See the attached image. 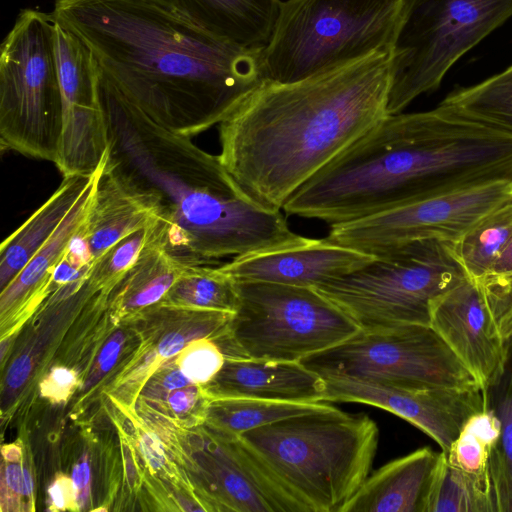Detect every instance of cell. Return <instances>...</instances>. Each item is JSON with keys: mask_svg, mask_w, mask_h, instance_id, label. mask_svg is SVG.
I'll use <instances>...</instances> for the list:
<instances>
[{"mask_svg": "<svg viewBox=\"0 0 512 512\" xmlns=\"http://www.w3.org/2000/svg\"><path fill=\"white\" fill-rule=\"evenodd\" d=\"M50 15L130 103L186 137L219 124L263 81L262 49L219 39L146 0H55Z\"/></svg>", "mask_w": 512, "mask_h": 512, "instance_id": "cell-1", "label": "cell"}, {"mask_svg": "<svg viewBox=\"0 0 512 512\" xmlns=\"http://www.w3.org/2000/svg\"><path fill=\"white\" fill-rule=\"evenodd\" d=\"M106 164L146 198L157 215L163 248L183 266H211L226 256L303 246L280 210L250 197L218 156L190 137L155 123L102 74Z\"/></svg>", "mask_w": 512, "mask_h": 512, "instance_id": "cell-2", "label": "cell"}, {"mask_svg": "<svg viewBox=\"0 0 512 512\" xmlns=\"http://www.w3.org/2000/svg\"><path fill=\"white\" fill-rule=\"evenodd\" d=\"M512 180V129L441 102L387 115L285 202L330 225L480 182Z\"/></svg>", "mask_w": 512, "mask_h": 512, "instance_id": "cell-3", "label": "cell"}, {"mask_svg": "<svg viewBox=\"0 0 512 512\" xmlns=\"http://www.w3.org/2000/svg\"><path fill=\"white\" fill-rule=\"evenodd\" d=\"M390 81V51L293 83L262 81L218 124V157L250 197L281 210L388 115Z\"/></svg>", "mask_w": 512, "mask_h": 512, "instance_id": "cell-4", "label": "cell"}, {"mask_svg": "<svg viewBox=\"0 0 512 512\" xmlns=\"http://www.w3.org/2000/svg\"><path fill=\"white\" fill-rule=\"evenodd\" d=\"M239 437L307 512H342L369 475L379 429L367 414L332 406Z\"/></svg>", "mask_w": 512, "mask_h": 512, "instance_id": "cell-5", "label": "cell"}, {"mask_svg": "<svg viewBox=\"0 0 512 512\" xmlns=\"http://www.w3.org/2000/svg\"><path fill=\"white\" fill-rule=\"evenodd\" d=\"M403 0H286L261 50L263 81L293 83L390 51Z\"/></svg>", "mask_w": 512, "mask_h": 512, "instance_id": "cell-6", "label": "cell"}, {"mask_svg": "<svg viewBox=\"0 0 512 512\" xmlns=\"http://www.w3.org/2000/svg\"><path fill=\"white\" fill-rule=\"evenodd\" d=\"M368 264L315 289L360 329L430 326V304L466 277L448 242L420 239L374 254Z\"/></svg>", "mask_w": 512, "mask_h": 512, "instance_id": "cell-7", "label": "cell"}, {"mask_svg": "<svg viewBox=\"0 0 512 512\" xmlns=\"http://www.w3.org/2000/svg\"><path fill=\"white\" fill-rule=\"evenodd\" d=\"M512 17V0H403L390 48L387 112L435 91L468 51Z\"/></svg>", "mask_w": 512, "mask_h": 512, "instance_id": "cell-8", "label": "cell"}, {"mask_svg": "<svg viewBox=\"0 0 512 512\" xmlns=\"http://www.w3.org/2000/svg\"><path fill=\"white\" fill-rule=\"evenodd\" d=\"M50 13L23 9L0 50V142L3 149L55 163L63 103Z\"/></svg>", "mask_w": 512, "mask_h": 512, "instance_id": "cell-9", "label": "cell"}, {"mask_svg": "<svg viewBox=\"0 0 512 512\" xmlns=\"http://www.w3.org/2000/svg\"><path fill=\"white\" fill-rule=\"evenodd\" d=\"M235 283L238 307L221 335L229 343L226 357L300 362L360 330L345 312L313 287Z\"/></svg>", "mask_w": 512, "mask_h": 512, "instance_id": "cell-10", "label": "cell"}, {"mask_svg": "<svg viewBox=\"0 0 512 512\" xmlns=\"http://www.w3.org/2000/svg\"><path fill=\"white\" fill-rule=\"evenodd\" d=\"M300 362L322 377L391 387H480L442 338L426 325L360 329Z\"/></svg>", "mask_w": 512, "mask_h": 512, "instance_id": "cell-11", "label": "cell"}, {"mask_svg": "<svg viewBox=\"0 0 512 512\" xmlns=\"http://www.w3.org/2000/svg\"><path fill=\"white\" fill-rule=\"evenodd\" d=\"M509 202H512V180L480 182L333 224L325 239L372 255L413 240L454 242L485 215Z\"/></svg>", "mask_w": 512, "mask_h": 512, "instance_id": "cell-12", "label": "cell"}, {"mask_svg": "<svg viewBox=\"0 0 512 512\" xmlns=\"http://www.w3.org/2000/svg\"><path fill=\"white\" fill-rule=\"evenodd\" d=\"M54 22L55 59L63 103L56 165L67 174H88L97 169L108 149L99 92L101 72L88 46Z\"/></svg>", "mask_w": 512, "mask_h": 512, "instance_id": "cell-13", "label": "cell"}, {"mask_svg": "<svg viewBox=\"0 0 512 512\" xmlns=\"http://www.w3.org/2000/svg\"><path fill=\"white\" fill-rule=\"evenodd\" d=\"M324 402L375 406L408 421L431 437L442 450L456 440L466 422L487 408L481 387H391L356 379L323 377Z\"/></svg>", "mask_w": 512, "mask_h": 512, "instance_id": "cell-14", "label": "cell"}, {"mask_svg": "<svg viewBox=\"0 0 512 512\" xmlns=\"http://www.w3.org/2000/svg\"><path fill=\"white\" fill-rule=\"evenodd\" d=\"M495 311L489 282L467 276L430 304V327L484 390L499 376L506 356Z\"/></svg>", "mask_w": 512, "mask_h": 512, "instance_id": "cell-15", "label": "cell"}, {"mask_svg": "<svg viewBox=\"0 0 512 512\" xmlns=\"http://www.w3.org/2000/svg\"><path fill=\"white\" fill-rule=\"evenodd\" d=\"M206 458L210 509L236 512H307L239 436L211 428Z\"/></svg>", "mask_w": 512, "mask_h": 512, "instance_id": "cell-16", "label": "cell"}, {"mask_svg": "<svg viewBox=\"0 0 512 512\" xmlns=\"http://www.w3.org/2000/svg\"><path fill=\"white\" fill-rule=\"evenodd\" d=\"M374 257L323 238L303 246L235 256L218 268L235 282L315 288L368 264Z\"/></svg>", "mask_w": 512, "mask_h": 512, "instance_id": "cell-17", "label": "cell"}, {"mask_svg": "<svg viewBox=\"0 0 512 512\" xmlns=\"http://www.w3.org/2000/svg\"><path fill=\"white\" fill-rule=\"evenodd\" d=\"M210 399L255 398L316 403L324 401L325 381L301 362L226 357L223 368L207 385Z\"/></svg>", "mask_w": 512, "mask_h": 512, "instance_id": "cell-18", "label": "cell"}, {"mask_svg": "<svg viewBox=\"0 0 512 512\" xmlns=\"http://www.w3.org/2000/svg\"><path fill=\"white\" fill-rule=\"evenodd\" d=\"M219 39L262 49L273 32L280 0H146Z\"/></svg>", "mask_w": 512, "mask_h": 512, "instance_id": "cell-19", "label": "cell"}, {"mask_svg": "<svg viewBox=\"0 0 512 512\" xmlns=\"http://www.w3.org/2000/svg\"><path fill=\"white\" fill-rule=\"evenodd\" d=\"M438 453L419 448L366 478L342 512H424Z\"/></svg>", "mask_w": 512, "mask_h": 512, "instance_id": "cell-20", "label": "cell"}, {"mask_svg": "<svg viewBox=\"0 0 512 512\" xmlns=\"http://www.w3.org/2000/svg\"><path fill=\"white\" fill-rule=\"evenodd\" d=\"M94 173L89 176H64L55 192L2 242L0 247L1 290L52 237L91 181Z\"/></svg>", "mask_w": 512, "mask_h": 512, "instance_id": "cell-21", "label": "cell"}, {"mask_svg": "<svg viewBox=\"0 0 512 512\" xmlns=\"http://www.w3.org/2000/svg\"><path fill=\"white\" fill-rule=\"evenodd\" d=\"M101 167L102 163L52 237L1 290L3 312L30 307L45 298L56 266L88 213Z\"/></svg>", "mask_w": 512, "mask_h": 512, "instance_id": "cell-22", "label": "cell"}, {"mask_svg": "<svg viewBox=\"0 0 512 512\" xmlns=\"http://www.w3.org/2000/svg\"><path fill=\"white\" fill-rule=\"evenodd\" d=\"M485 393L487 407L499 425V436L488 461L494 509L495 512H512V336L506 340L502 370Z\"/></svg>", "mask_w": 512, "mask_h": 512, "instance_id": "cell-23", "label": "cell"}, {"mask_svg": "<svg viewBox=\"0 0 512 512\" xmlns=\"http://www.w3.org/2000/svg\"><path fill=\"white\" fill-rule=\"evenodd\" d=\"M159 242L150 243L106 298L117 310L137 311L158 304L184 269Z\"/></svg>", "mask_w": 512, "mask_h": 512, "instance_id": "cell-24", "label": "cell"}, {"mask_svg": "<svg viewBox=\"0 0 512 512\" xmlns=\"http://www.w3.org/2000/svg\"><path fill=\"white\" fill-rule=\"evenodd\" d=\"M424 512H495L490 481L452 464L441 451L428 488Z\"/></svg>", "mask_w": 512, "mask_h": 512, "instance_id": "cell-25", "label": "cell"}, {"mask_svg": "<svg viewBox=\"0 0 512 512\" xmlns=\"http://www.w3.org/2000/svg\"><path fill=\"white\" fill-rule=\"evenodd\" d=\"M512 239V202L505 203L481 218L460 238L448 242L454 259L467 277L488 275Z\"/></svg>", "mask_w": 512, "mask_h": 512, "instance_id": "cell-26", "label": "cell"}, {"mask_svg": "<svg viewBox=\"0 0 512 512\" xmlns=\"http://www.w3.org/2000/svg\"><path fill=\"white\" fill-rule=\"evenodd\" d=\"M332 405L316 402H288L255 398H216L208 405L210 427L234 436L291 416L319 412Z\"/></svg>", "mask_w": 512, "mask_h": 512, "instance_id": "cell-27", "label": "cell"}, {"mask_svg": "<svg viewBox=\"0 0 512 512\" xmlns=\"http://www.w3.org/2000/svg\"><path fill=\"white\" fill-rule=\"evenodd\" d=\"M238 301L235 281L218 267L186 266L159 303L233 314Z\"/></svg>", "mask_w": 512, "mask_h": 512, "instance_id": "cell-28", "label": "cell"}, {"mask_svg": "<svg viewBox=\"0 0 512 512\" xmlns=\"http://www.w3.org/2000/svg\"><path fill=\"white\" fill-rule=\"evenodd\" d=\"M442 101L512 129V65L477 84L453 90Z\"/></svg>", "mask_w": 512, "mask_h": 512, "instance_id": "cell-29", "label": "cell"}, {"mask_svg": "<svg viewBox=\"0 0 512 512\" xmlns=\"http://www.w3.org/2000/svg\"><path fill=\"white\" fill-rule=\"evenodd\" d=\"M498 436V421L487 407L473 415L449 449L442 451L452 464L489 479V456Z\"/></svg>", "mask_w": 512, "mask_h": 512, "instance_id": "cell-30", "label": "cell"}, {"mask_svg": "<svg viewBox=\"0 0 512 512\" xmlns=\"http://www.w3.org/2000/svg\"><path fill=\"white\" fill-rule=\"evenodd\" d=\"M225 353L213 339L202 336L195 339L178 354L177 367L197 385H207L223 368Z\"/></svg>", "mask_w": 512, "mask_h": 512, "instance_id": "cell-31", "label": "cell"}, {"mask_svg": "<svg viewBox=\"0 0 512 512\" xmlns=\"http://www.w3.org/2000/svg\"><path fill=\"white\" fill-rule=\"evenodd\" d=\"M76 385L75 373L64 367L54 368L41 383V394L60 402L68 398Z\"/></svg>", "mask_w": 512, "mask_h": 512, "instance_id": "cell-32", "label": "cell"}, {"mask_svg": "<svg viewBox=\"0 0 512 512\" xmlns=\"http://www.w3.org/2000/svg\"><path fill=\"white\" fill-rule=\"evenodd\" d=\"M210 399L205 388L201 389L199 385L192 384L186 387L168 392L166 400L169 411L177 416L190 413L200 403V400Z\"/></svg>", "mask_w": 512, "mask_h": 512, "instance_id": "cell-33", "label": "cell"}, {"mask_svg": "<svg viewBox=\"0 0 512 512\" xmlns=\"http://www.w3.org/2000/svg\"><path fill=\"white\" fill-rule=\"evenodd\" d=\"M2 480L3 486H6L9 495L31 497L33 481L30 473L22 466L20 461H6Z\"/></svg>", "mask_w": 512, "mask_h": 512, "instance_id": "cell-34", "label": "cell"}, {"mask_svg": "<svg viewBox=\"0 0 512 512\" xmlns=\"http://www.w3.org/2000/svg\"><path fill=\"white\" fill-rule=\"evenodd\" d=\"M484 278L512 300V239Z\"/></svg>", "mask_w": 512, "mask_h": 512, "instance_id": "cell-35", "label": "cell"}, {"mask_svg": "<svg viewBox=\"0 0 512 512\" xmlns=\"http://www.w3.org/2000/svg\"><path fill=\"white\" fill-rule=\"evenodd\" d=\"M48 495L53 510L78 509L73 480L66 476L58 477L51 484Z\"/></svg>", "mask_w": 512, "mask_h": 512, "instance_id": "cell-36", "label": "cell"}, {"mask_svg": "<svg viewBox=\"0 0 512 512\" xmlns=\"http://www.w3.org/2000/svg\"><path fill=\"white\" fill-rule=\"evenodd\" d=\"M140 450L148 462L155 470H160L166 465V458L160 442L154 435L142 432L139 438Z\"/></svg>", "mask_w": 512, "mask_h": 512, "instance_id": "cell-37", "label": "cell"}, {"mask_svg": "<svg viewBox=\"0 0 512 512\" xmlns=\"http://www.w3.org/2000/svg\"><path fill=\"white\" fill-rule=\"evenodd\" d=\"M72 480L76 490L79 509L85 505L90 495V468L86 461L83 460L74 467Z\"/></svg>", "mask_w": 512, "mask_h": 512, "instance_id": "cell-38", "label": "cell"}, {"mask_svg": "<svg viewBox=\"0 0 512 512\" xmlns=\"http://www.w3.org/2000/svg\"><path fill=\"white\" fill-rule=\"evenodd\" d=\"M32 364L28 355L19 356L10 366L7 373V384L16 389L27 380L31 372Z\"/></svg>", "mask_w": 512, "mask_h": 512, "instance_id": "cell-39", "label": "cell"}, {"mask_svg": "<svg viewBox=\"0 0 512 512\" xmlns=\"http://www.w3.org/2000/svg\"><path fill=\"white\" fill-rule=\"evenodd\" d=\"M122 345L120 336H115L102 349L99 355V366L102 371H108L116 362Z\"/></svg>", "mask_w": 512, "mask_h": 512, "instance_id": "cell-40", "label": "cell"}, {"mask_svg": "<svg viewBox=\"0 0 512 512\" xmlns=\"http://www.w3.org/2000/svg\"><path fill=\"white\" fill-rule=\"evenodd\" d=\"M194 384L179 367L169 370L161 377L160 386L164 392H170L175 389Z\"/></svg>", "mask_w": 512, "mask_h": 512, "instance_id": "cell-41", "label": "cell"}, {"mask_svg": "<svg viewBox=\"0 0 512 512\" xmlns=\"http://www.w3.org/2000/svg\"><path fill=\"white\" fill-rule=\"evenodd\" d=\"M185 338L180 333H170L163 338L159 345V354L163 358H170L179 354L185 347Z\"/></svg>", "mask_w": 512, "mask_h": 512, "instance_id": "cell-42", "label": "cell"}, {"mask_svg": "<svg viewBox=\"0 0 512 512\" xmlns=\"http://www.w3.org/2000/svg\"><path fill=\"white\" fill-rule=\"evenodd\" d=\"M123 454H124V461H125V468H126V474L127 478L129 480L130 485H135L136 482V470H135V464L134 459L132 456V453L127 446L123 445Z\"/></svg>", "mask_w": 512, "mask_h": 512, "instance_id": "cell-43", "label": "cell"}, {"mask_svg": "<svg viewBox=\"0 0 512 512\" xmlns=\"http://www.w3.org/2000/svg\"><path fill=\"white\" fill-rule=\"evenodd\" d=\"M5 461H20L21 450L16 445H6L3 447Z\"/></svg>", "mask_w": 512, "mask_h": 512, "instance_id": "cell-44", "label": "cell"}]
</instances>
